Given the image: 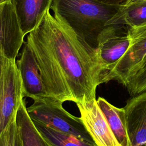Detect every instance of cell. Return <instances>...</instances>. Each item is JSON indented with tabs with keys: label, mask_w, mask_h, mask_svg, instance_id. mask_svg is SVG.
Returning <instances> with one entry per match:
<instances>
[{
	"label": "cell",
	"mask_w": 146,
	"mask_h": 146,
	"mask_svg": "<svg viewBox=\"0 0 146 146\" xmlns=\"http://www.w3.org/2000/svg\"><path fill=\"white\" fill-rule=\"evenodd\" d=\"M31 120L61 133L72 135L79 139L94 142L80 117L75 116L63 107V103L46 97L33 100L27 107Z\"/></svg>",
	"instance_id": "3"
},
{
	"label": "cell",
	"mask_w": 146,
	"mask_h": 146,
	"mask_svg": "<svg viewBox=\"0 0 146 146\" xmlns=\"http://www.w3.org/2000/svg\"><path fill=\"white\" fill-rule=\"evenodd\" d=\"M33 121L39 131L54 146H97L95 142H90L72 135L61 133L39 123Z\"/></svg>",
	"instance_id": "15"
},
{
	"label": "cell",
	"mask_w": 146,
	"mask_h": 146,
	"mask_svg": "<svg viewBox=\"0 0 146 146\" xmlns=\"http://www.w3.org/2000/svg\"><path fill=\"white\" fill-rule=\"evenodd\" d=\"M76 104L82 123L97 146H121L99 107L96 99Z\"/></svg>",
	"instance_id": "7"
},
{
	"label": "cell",
	"mask_w": 146,
	"mask_h": 146,
	"mask_svg": "<svg viewBox=\"0 0 146 146\" xmlns=\"http://www.w3.org/2000/svg\"><path fill=\"white\" fill-rule=\"evenodd\" d=\"M27 36L47 97L75 104L96 99L105 70L96 48L47 10Z\"/></svg>",
	"instance_id": "1"
},
{
	"label": "cell",
	"mask_w": 146,
	"mask_h": 146,
	"mask_svg": "<svg viewBox=\"0 0 146 146\" xmlns=\"http://www.w3.org/2000/svg\"><path fill=\"white\" fill-rule=\"evenodd\" d=\"M6 1H7V0H0V3H3V2H4Z\"/></svg>",
	"instance_id": "20"
},
{
	"label": "cell",
	"mask_w": 146,
	"mask_h": 146,
	"mask_svg": "<svg viewBox=\"0 0 146 146\" xmlns=\"http://www.w3.org/2000/svg\"><path fill=\"white\" fill-rule=\"evenodd\" d=\"M7 59L8 58L2 52H0V76L2 72Z\"/></svg>",
	"instance_id": "18"
},
{
	"label": "cell",
	"mask_w": 146,
	"mask_h": 146,
	"mask_svg": "<svg viewBox=\"0 0 146 146\" xmlns=\"http://www.w3.org/2000/svg\"><path fill=\"white\" fill-rule=\"evenodd\" d=\"M144 1V0H126L125 3L123 5H130V4H132L133 3H135L137 1Z\"/></svg>",
	"instance_id": "19"
},
{
	"label": "cell",
	"mask_w": 146,
	"mask_h": 146,
	"mask_svg": "<svg viewBox=\"0 0 146 146\" xmlns=\"http://www.w3.org/2000/svg\"><path fill=\"white\" fill-rule=\"evenodd\" d=\"M129 44L127 34L119 35L112 26H105L100 30L96 37V48L105 74L112 69L124 55Z\"/></svg>",
	"instance_id": "8"
},
{
	"label": "cell",
	"mask_w": 146,
	"mask_h": 146,
	"mask_svg": "<svg viewBox=\"0 0 146 146\" xmlns=\"http://www.w3.org/2000/svg\"><path fill=\"white\" fill-rule=\"evenodd\" d=\"M125 87L132 96L146 91V64L130 79Z\"/></svg>",
	"instance_id": "17"
},
{
	"label": "cell",
	"mask_w": 146,
	"mask_h": 146,
	"mask_svg": "<svg viewBox=\"0 0 146 146\" xmlns=\"http://www.w3.org/2000/svg\"><path fill=\"white\" fill-rule=\"evenodd\" d=\"M144 23H146V0L128 5H121L105 23L104 26L122 24L131 27Z\"/></svg>",
	"instance_id": "14"
},
{
	"label": "cell",
	"mask_w": 146,
	"mask_h": 146,
	"mask_svg": "<svg viewBox=\"0 0 146 146\" xmlns=\"http://www.w3.org/2000/svg\"><path fill=\"white\" fill-rule=\"evenodd\" d=\"M16 63L22 82L24 98H30L34 100L47 97L38 64L27 42Z\"/></svg>",
	"instance_id": "9"
},
{
	"label": "cell",
	"mask_w": 146,
	"mask_h": 146,
	"mask_svg": "<svg viewBox=\"0 0 146 146\" xmlns=\"http://www.w3.org/2000/svg\"><path fill=\"white\" fill-rule=\"evenodd\" d=\"M54 16L68 26L90 44L93 31L104 25L113 14L98 0H52Z\"/></svg>",
	"instance_id": "2"
},
{
	"label": "cell",
	"mask_w": 146,
	"mask_h": 146,
	"mask_svg": "<svg viewBox=\"0 0 146 146\" xmlns=\"http://www.w3.org/2000/svg\"><path fill=\"white\" fill-rule=\"evenodd\" d=\"M98 1H99V0H98Z\"/></svg>",
	"instance_id": "21"
},
{
	"label": "cell",
	"mask_w": 146,
	"mask_h": 146,
	"mask_svg": "<svg viewBox=\"0 0 146 146\" xmlns=\"http://www.w3.org/2000/svg\"><path fill=\"white\" fill-rule=\"evenodd\" d=\"M16 60L7 59L0 76V136L16 116L24 99Z\"/></svg>",
	"instance_id": "5"
},
{
	"label": "cell",
	"mask_w": 146,
	"mask_h": 146,
	"mask_svg": "<svg viewBox=\"0 0 146 146\" xmlns=\"http://www.w3.org/2000/svg\"><path fill=\"white\" fill-rule=\"evenodd\" d=\"M17 122L23 146H54L36 128L28 114L26 98L22 100L18 110Z\"/></svg>",
	"instance_id": "13"
},
{
	"label": "cell",
	"mask_w": 146,
	"mask_h": 146,
	"mask_svg": "<svg viewBox=\"0 0 146 146\" xmlns=\"http://www.w3.org/2000/svg\"><path fill=\"white\" fill-rule=\"evenodd\" d=\"M98 104L121 146H131L127 133L124 108L116 107L104 98L99 97Z\"/></svg>",
	"instance_id": "12"
},
{
	"label": "cell",
	"mask_w": 146,
	"mask_h": 146,
	"mask_svg": "<svg viewBox=\"0 0 146 146\" xmlns=\"http://www.w3.org/2000/svg\"><path fill=\"white\" fill-rule=\"evenodd\" d=\"M0 146H23L17 122V115L1 135Z\"/></svg>",
	"instance_id": "16"
},
{
	"label": "cell",
	"mask_w": 146,
	"mask_h": 146,
	"mask_svg": "<svg viewBox=\"0 0 146 146\" xmlns=\"http://www.w3.org/2000/svg\"><path fill=\"white\" fill-rule=\"evenodd\" d=\"M24 36L11 1L0 3V52L7 58L16 60Z\"/></svg>",
	"instance_id": "6"
},
{
	"label": "cell",
	"mask_w": 146,
	"mask_h": 146,
	"mask_svg": "<svg viewBox=\"0 0 146 146\" xmlns=\"http://www.w3.org/2000/svg\"><path fill=\"white\" fill-rule=\"evenodd\" d=\"M123 108L131 146H146V91L133 96Z\"/></svg>",
	"instance_id": "10"
},
{
	"label": "cell",
	"mask_w": 146,
	"mask_h": 146,
	"mask_svg": "<svg viewBox=\"0 0 146 146\" xmlns=\"http://www.w3.org/2000/svg\"><path fill=\"white\" fill-rule=\"evenodd\" d=\"M127 34L129 46L112 69L104 74L102 83L115 80L125 87L146 64V23L130 27Z\"/></svg>",
	"instance_id": "4"
},
{
	"label": "cell",
	"mask_w": 146,
	"mask_h": 146,
	"mask_svg": "<svg viewBox=\"0 0 146 146\" xmlns=\"http://www.w3.org/2000/svg\"><path fill=\"white\" fill-rule=\"evenodd\" d=\"M25 35L33 30L42 20L52 0H10Z\"/></svg>",
	"instance_id": "11"
}]
</instances>
